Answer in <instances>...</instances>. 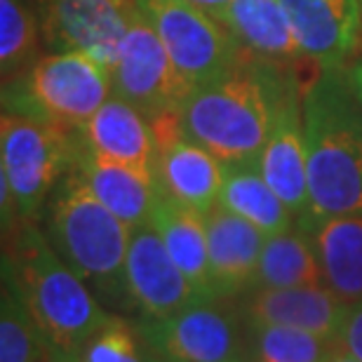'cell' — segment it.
Segmentation results:
<instances>
[{"label":"cell","instance_id":"21","mask_svg":"<svg viewBox=\"0 0 362 362\" xmlns=\"http://www.w3.org/2000/svg\"><path fill=\"white\" fill-rule=\"evenodd\" d=\"M156 181L181 205L209 214L219 205L223 163L186 134L158 151Z\"/></svg>","mask_w":362,"mask_h":362},{"label":"cell","instance_id":"8","mask_svg":"<svg viewBox=\"0 0 362 362\" xmlns=\"http://www.w3.org/2000/svg\"><path fill=\"white\" fill-rule=\"evenodd\" d=\"M228 299H205L168 317H136L165 362H252L245 322Z\"/></svg>","mask_w":362,"mask_h":362},{"label":"cell","instance_id":"16","mask_svg":"<svg viewBox=\"0 0 362 362\" xmlns=\"http://www.w3.org/2000/svg\"><path fill=\"white\" fill-rule=\"evenodd\" d=\"M216 19L250 57L280 69H294L296 62L306 59L282 0H230Z\"/></svg>","mask_w":362,"mask_h":362},{"label":"cell","instance_id":"26","mask_svg":"<svg viewBox=\"0 0 362 362\" xmlns=\"http://www.w3.org/2000/svg\"><path fill=\"white\" fill-rule=\"evenodd\" d=\"M40 14L26 0H0V69L3 83L17 81L38 59Z\"/></svg>","mask_w":362,"mask_h":362},{"label":"cell","instance_id":"3","mask_svg":"<svg viewBox=\"0 0 362 362\" xmlns=\"http://www.w3.org/2000/svg\"><path fill=\"white\" fill-rule=\"evenodd\" d=\"M45 235L62 262L92 289L111 313L134 310L127 287L132 228L120 221L71 168L45 207Z\"/></svg>","mask_w":362,"mask_h":362},{"label":"cell","instance_id":"18","mask_svg":"<svg viewBox=\"0 0 362 362\" xmlns=\"http://www.w3.org/2000/svg\"><path fill=\"white\" fill-rule=\"evenodd\" d=\"M78 132L83 146H88L92 153L156 172L158 148L148 118L125 99L111 94Z\"/></svg>","mask_w":362,"mask_h":362},{"label":"cell","instance_id":"23","mask_svg":"<svg viewBox=\"0 0 362 362\" xmlns=\"http://www.w3.org/2000/svg\"><path fill=\"white\" fill-rule=\"evenodd\" d=\"M303 285H325V275L308 233L299 223H294L285 233L266 238L252 289H282Z\"/></svg>","mask_w":362,"mask_h":362},{"label":"cell","instance_id":"20","mask_svg":"<svg viewBox=\"0 0 362 362\" xmlns=\"http://www.w3.org/2000/svg\"><path fill=\"white\" fill-rule=\"evenodd\" d=\"M148 223L158 230L170 257L186 275L202 299H219L209 278V250L205 214L181 205L177 198L158 184L156 202Z\"/></svg>","mask_w":362,"mask_h":362},{"label":"cell","instance_id":"7","mask_svg":"<svg viewBox=\"0 0 362 362\" xmlns=\"http://www.w3.org/2000/svg\"><path fill=\"white\" fill-rule=\"evenodd\" d=\"M136 5L193 88L228 74L247 54L214 14L191 0H136Z\"/></svg>","mask_w":362,"mask_h":362},{"label":"cell","instance_id":"12","mask_svg":"<svg viewBox=\"0 0 362 362\" xmlns=\"http://www.w3.org/2000/svg\"><path fill=\"white\" fill-rule=\"evenodd\" d=\"M127 287L139 317H168L205 301L170 257L151 223L132 228L127 250Z\"/></svg>","mask_w":362,"mask_h":362},{"label":"cell","instance_id":"10","mask_svg":"<svg viewBox=\"0 0 362 362\" xmlns=\"http://www.w3.org/2000/svg\"><path fill=\"white\" fill-rule=\"evenodd\" d=\"M136 0H40V31L52 52H81L111 71Z\"/></svg>","mask_w":362,"mask_h":362},{"label":"cell","instance_id":"2","mask_svg":"<svg viewBox=\"0 0 362 362\" xmlns=\"http://www.w3.org/2000/svg\"><path fill=\"white\" fill-rule=\"evenodd\" d=\"M310 212L362 214V104L346 69H317L303 90Z\"/></svg>","mask_w":362,"mask_h":362},{"label":"cell","instance_id":"29","mask_svg":"<svg viewBox=\"0 0 362 362\" xmlns=\"http://www.w3.org/2000/svg\"><path fill=\"white\" fill-rule=\"evenodd\" d=\"M346 76H349L351 88H353V92H356V97L360 99V104H362V52L349 64V66H346Z\"/></svg>","mask_w":362,"mask_h":362},{"label":"cell","instance_id":"30","mask_svg":"<svg viewBox=\"0 0 362 362\" xmlns=\"http://www.w3.org/2000/svg\"><path fill=\"white\" fill-rule=\"evenodd\" d=\"M191 3L202 7V10H207L209 14H214V17H216V14H219L223 7L230 3V0H191Z\"/></svg>","mask_w":362,"mask_h":362},{"label":"cell","instance_id":"14","mask_svg":"<svg viewBox=\"0 0 362 362\" xmlns=\"http://www.w3.org/2000/svg\"><path fill=\"white\" fill-rule=\"evenodd\" d=\"M351 303L327 285H303L282 289H250L240 296L238 310L245 320L285 325L339 339V329Z\"/></svg>","mask_w":362,"mask_h":362},{"label":"cell","instance_id":"32","mask_svg":"<svg viewBox=\"0 0 362 362\" xmlns=\"http://www.w3.org/2000/svg\"><path fill=\"white\" fill-rule=\"evenodd\" d=\"M42 362H52V360H49V358H45V360H42Z\"/></svg>","mask_w":362,"mask_h":362},{"label":"cell","instance_id":"17","mask_svg":"<svg viewBox=\"0 0 362 362\" xmlns=\"http://www.w3.org/2000/svg\"><path fill=\"white\" fill-rule=\"evenodd\" d=\"M320 259L325 285L344 301L362 299V214L322 216L308 212L296 219Z\"/></svg>","mask_w":362,"mask_h":362},{"label":"cell","instance_id":"4","mask_svg":"<svg viewBox=\"0 0 362 362\" xmlns=\"http://www.w3.org/2000/svg\"><path fill=\"white\" fill-rule=\"evenodd\" d=\"M3 255L10 259L24 292L45 358L81 362L88 339L111 317V310L62 262L38 221H21Z\"/></svg>","mask_w":362,"mask_h":362},{"label":"cell","instance_id":"5","mask_svg":"<svg viewBox=\"0 0 362 362\" xmlns=\"http://www.w3.org/2000/svg\"><path fill=\"white\" fill-rule=\"evenodd\" d=\"M113 94L111 71L81 52H49L3 85V111L81 129Z\"/></svg>","mask_w":362,"mask_h":362},{"label":"cell","instance_id":"31","mask_svg":"<svg viewBox=\"0 0 362 362\" xmlns=\"http://www.w3.org/2000/svg\"><path fill=\"white\" fill-rule=\"evenodd\" d=\"M325 362H362V360H358L356 356H353V353H349L341 344H339L337 349L332 351V356L325 360Z\"/></svg>","mask_w":362,"mask_h":362},{"label":"cell","instance_id":"11","mask_svg":"<svg viewBox=\"0 0 362 362\" xmlns=\"http://www.w3.org/2000/svg\"><path fill=\"white\" fill-rule=\"evenodd\" d=\"M259 168L296 219L310 212L303 92H299L296 74L289 78L285 94L280 99L269 139L259 156Z\"/></svg>","mask_w":362,"mask_h":362},{"label":"cell","instance_id":"9","mask_svg":"<svg viewBox=\"0 0 362 362\" xmlns=\"http://www.w3.org/2000/svg\"><path fill=\"white\" fill-rule=\"evenodd\" d=\"M111 83L115 97L125 99L146 118L163 111H181L193 92V85L179 74L139 5L111 69Z\"/></svg>","mask_w":362,"mask_h":362},{"label":"cell","instance_id":"1","mask_svg":"<svg viewBox=\"0 0 362 362\" xmlns=\"http://www.w3.org/2000/svg\"><path fill=\"white\" fill-rule=\"evenodd\" d=\"M294 69L245 54L228 74L193 88L181 118L186 134L221 163L257 160Z\"/></svg>","mask_w":362,"mask_h":362},{"label":"cell","instance_id":"22","mask_svg":"<svg viewBox=\"0 0 362 362\" xmlns=\"http://www.w3.org/2000/svg\"><path fill=\"white\" fill-rule=\"evenodd\" d=\"M219 205L243 216L245 221L255 223L266 238L285 233L296 223V216L289 212V207L262 175L259 158L243 163H223Z\"/></svg>","mask_w":362,"mask_h":362},{"label":"cell","instance_id":"33","mask_svg":"<svg viewBox=\"0 0 362 362\" xmlns=\"http://www.w3.org/2000/svg\"><path fill=\"white\" fill-rule=\"evenodd\" d=\"M360 52H362V42H360Z\"/></svg>","mask_w":362,"mask_h":362},{"label":"cell","instance_id":"28","mask_svg":"<svg viewBox=\"0 0 362 362\" xmlns=\"http://www.w3.org/2000/svg\"><path fill=\"white\" fill-rule=\"evenodd\" d=\"M339 344L358 360H362V299L353 301L346 310L341 329H339Z\"/></svg>","mask_w":362,"mask_h":362},{"label":"cell","instance_id":"27","mask_svg":"<svg viewBox=\"0 0 362 362\" xmlns=\"http://www.w3.org/2000/svg\"><path fill=\"white\" fill-rule=\"evenodd\" d=\"M81 362H165L156 346L148 341L139 320H129L120 313L101 325L88 339Z\"/></svg>","mask_w":362,"mask_h":362},{"label":"cell","instance_id":"19","mask_svg":"<svg viewBox=\"0 0 362 362\" xmlns=\"http://www.w3.org/2000/svg\"><path fill=\"white\" fill-rule=\"evenodd\" d=\"M74 168L81 172L90 191L129 228L141 226L151 219L158 193L156 172L101 158L83 146V141Z\"/></svg>","mask_w":362,"mask_h":362},{"label":"cell","instance_id":"6","mask_svg":"<svg viewBox=\"0 0 362 362\" xmlns=\"http://www.w3.org/2000/svg\"><path fill=\"white\" fill-rule=\"evenodd\" d=\"M81 132L3 111L0 175L10 184L21 221H38L57 184L76 165Z\"/></svg>","mask_w":362,"mask_h":362},{"label":"cell","instance_id":"34","mask_svg":"<svg viewBox=\"0 0 362 362\" xmlns=\"http://www.w3.org/2000/svg\"><path fill=\"white\" fill-rule=\"evenodd\" d=\"M360 3H362V0H360Z\"/></svg>","mask_w":362,"mask_h":362},{"label":"cell","instance_id":"15","mask_svg":"<svg viewBox=\"0 0 362 362\" xmlns=\"http://www.w3.org/2000/svg\"><path fill=\"white\" fill-rule=\"evenodd\" d=\"M205 223L214 294L219 299H238L252 289L266 235L221 205L205 214Z\"/></svg>","mask_w":362,"mask_h":362},{"label":"cell","instance_id":"24","mask_svg":"<svg viewBox=\"0 0 362 362\" xmlns=\"http://www.w3.org/2000/svg\"><path fill=\"white\" fill-rule=\"evenodd\" d=\"M45 346L26 306L10 259L3 255L0 287V362H42Z\"/></svg>","mask_w":362,"mask_h":362},{"label":"cell","instance_id":"25","mask_svg":"<svg viewBox=\"0 0 362 362\" xmlns=\"http://www.w3.org/2000/svg\"><path fill=\"white\" fill-rule=\"evenodd\" d=\"M243 322L252 362H325L339 346V339L285 325H266L245 317Z\"/></svg>","mask_w":362,"mask_h":362},{"label":"cell","instance_id":"13","mask_svg":"<svg viewBox=\"0 0 362 362\" xmlns=\"http://www.w3.org/2000/svg\"><path fill=\"white\" fill-rule=\"evenodd\" d=\"M308 62L317 69H346L360 54V0H282Z\"/></svg>","mask_w":362,"mask_h":362}]
</instances>
